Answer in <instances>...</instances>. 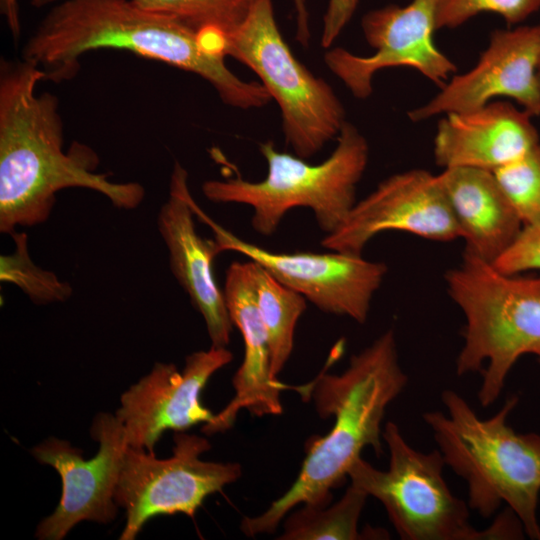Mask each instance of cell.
Listing matches in <instances>:
<instances>
[{
	"instance_id": "28",
	"label": "cell",
	"mask_w": 540,
	"mask_h": 540,
	"mask_svg": "<svg viewBox=\"0 0 540 540\" xmlns=\"http://www.w3.org/2000/svg\"><path fill=\"white\" fill-rule=\"evenodd\" d=\"M0 10L12 37L16 40L21 34L19 0H0Z\"/></svg>"
},
{
	"instance_id": "11",
	"label": "cell",
	"mask_w": 540,
	"mask_h": 540,
	"mask_svg": "<svg viewBox=\"0 0 540 540\" xmlns=\"http://www.w3.org/2000/svg\"><path fill=\"white\" fill-rule=\"evenodd\" d=\"M437 2L411 0L406 6L369 11L361 26L374 53L361 56L337 47L325 53V64L358 99L372 93L378 71L392 67L417 70L441 88L455 73L456 65L434 42Z\"/></svg>"
},
{
	"instance_id": "6",
	"label": "cell",
	"mask_w": 540,
	"mask_h": 540,
	"mask_svg": "<svg viewBox=\"0 0 540 540\" xmlns=\"http://www.w3.org/2000/svg\"><path fill=\"white\" fill-rule=\"evenodd\" d=\"M259 149L268 169L263 180L252 182L239 176L208 180L202 185L205 197L249 206L251 225L264 236L272 235L286 213L297 207L311 209L325 234L341 226L357 202V184L369 160L368 142L356 126L346 121L334 151L315 165L276 150L272 141L261 143Z\"/></svg>"
},
{
	"instance_id": "26",
	"label": "cell",
	"mask_w": 540,
	"mask_h": 540,
	"mask_svg": "<svg viewBox=\"0 0 540 540\" xmlns=\"http://www.w3.org/2000/svg\"><path fill=\"white\" fill-rule=\"evenodd\" d=\"M492 264L508 274L540 270V223L524 225L512 244Z\"/></svg>"
},
{
	"instance_id": "14",
	"label": "cell",
	"mask_w": 540,
	"mask_h": 540,
	"mask_svg": "<svg viewBox=\"0 0 540 540\" xmlns=\"http://www.w3.org/2000/svg\"><path fill=\"white\" fill-rule=\"evenodd\" d=\"M540 24L495 30L477 64L453 75L428 102L408 112L413 122L481 108L497 98L515 100L540 116Z\"/></svg>"
},
{
	"instance_id": "1",
	"label": "cell",
	"mask_w": 540,
	"mask_h": 540,
	"mask_svg": "<svg viewBox=\"0 0 540 540\" xmlns=\"http://www.w3.org/2000/svg\"><path fill=\"white\" fill-rule=\"evenodd\" d=\"M45 74L21 57L0 62V231L44 223L66 188H86L120 209L137 208L145 189L137 182H113L98 173L97 153L74 141L64 151L59 101L38 94Z\"/></svg>"
},
{
	"instance_id": "24",
	"label": "cell",
	"mask_w": 540,
	"mask_h": 540,
	"mask_svg": "<svg viewBox=\"0 0 540 540\" xmlns=\"http://www.w3.org/2000/svg\"><path fill=\"white\" fill-rule=\"evenodd\" d=\"M524 225L540 223V144L493 171Z\"/></svg>"
},
{
	"instance_id": "20",
	"label": "cell",
	"mask_w": 540,
	"mask_h": 540,
	"mask_svg": "<svg viewBox=\"0 0 540 540\" xmlns=\"http://www.w3.org/2000/svg\"><path fill=\"white\" fill-rule=\"evenodd\" d=\"M369 496L350 483L345 493L334 504L316 507L302 505L284 521L280 540H359L383 539L384 530H359V519Z\"/></svg>"
},
{
	"instance_id": "8",
	"label": "cell",
	"mask_w": 540,
	"mask_h": 540,
	"mask_svg": "<svg viewBox=\"0 0 540 540\" xmlns=\"http://www.w3.org/2000/svg\"><path fill=\"white\" fill-rule=\"evenodd\" d=\"M382 437L389 451L388 468L377 469L359 457L347 477L381 502L401 539H500L495 522L480 530L470 523L468 504L452 493L444 479L446 464L438 449L413 448L392 421L385 424Z\"/></svg>"
},
{
	"instance_id": "25",
	"label": "cell",
	"mask_w": 540,
	"mask_h": 540,
	"mask_svg": "<svg viewBox=\"0 0 540 540\" xmlns=\"http://www.w3.org/2000/svg\"><path fill=\"white\" fill-rule=\"evenodd\" d=\"M539 9L540 0H438L436 28H457L484 12L498 14L507 24L514 25Z\"/></svg>"
},
{
	"instance_id": "17",
	"label": "cell",
	"mask_w": 540,
	"mask_h": 540,
	"mask_svg": "<svg viewBox=\"0 0 540 540\" xmlns=\"http://www.w3.org/2000/svg\"><path fill=\"white\" fill-rule=\"evenodd\" d=\"M223 293L233 326L243 339L244 357L233 377L234 397L201 428L207 435L230 429L242 409L257 417L281 414L280 393L286 387L271 374L269 339L256 299L251 260L230 264Z\"/></svg>"
},
{
	"instance_id": "23",
	"label": "cell",
	"mask_w": 540,
	"mask_h": 540,
	"mask_svg": "<svg viewBox=\"0 0 540 540\" xmlns=\"http://www.w3.org/2000/svg\"><path fill=\"white\" fill-rule=\"evenodd\" d=\"M15 250L0 257V280L20 288L35 304L66 301L72 295V287L48 270L37 266L29 255L28 236L16 230L10 233Z\"/></svg>"
},
{
	"instance_id": "19",
	"label": "cell",
	"mask_w": 540,
	"mask_h": 540,
	"mask_svg": "<svg viewBox=\"0 0 540 540\" xmlns=\"http://www.w3.org/2000/svg\"><path fill=\"white\" fill-rule=\"evenodd\" d=\"M465 252L493 263L512 244L523 227L492 171L446 168L439 174Z\"/></svg>"
},
{
	"instance_id": "18",
	"label": "cell",
	"mask_w": 540,
	"mask_h": 540,
	"mask_svg": "<svg viewBox=\"0 0 540 540\" xmlns=\"http://www.w3.org/2000/svg\"><path fill=\"white\" fill-rule=\"evenodd\" d=\"M434 137V158L446 168L495 171L520 158L539 142L532 116L508 101L443 115Z\"/></svg>"
},
{
	"instance_id": "29",
	"label": "cell",
	"mask_w": 540,
	"mask_h": 540,
	"mask_svg": "<svg viewBox=\"0 0 540 540\" xmlns=\"http://www.w3.org/2000/svg\"><path fill=\"white\" fill-rule=\"evenodd\" d=\"M293 2L297 18L296 38L300 44H302L303 46H307L310 40V29L305 0H293Z\"/></svg>"
},
{
	"instance_id": "13",
	"label": "cell",
	"mask_w": 540,
	"mask_h": 540,
	"mask_svg": "<svg viewBox=\"0 0 540 540\" xmlns=\"http://www.w3.org/2000/svg\"><path fill=\"white\" fill-rule=\"evenodd\" d=\"M386 231L442 242L460 238L439 174L412 169L389 176L356 202L341 226L326 234L321 245L330 251L362 255L368 242Z\"/></svg>"
},
{
	"instance_id": "21",
	"label": "cell",
	"mask_w": 540,
	"mask_h": 540,
	"mask_svg": "<svg viewBox=\"0 0 540 540\" xmlns=\"http://www.w3.org/2000/svg\"><path fill=\"white\" fill-rule=\"evenodd\" d=\"M252 271L256 299L269 339L271 374L278 378L293 351L296 325L306 310L307 299L253 261Z\"/></svg>"
},
{
	"instance_id": "22",
	"label": "cell",
	"mask_w": 540,
	"mask_h": 540,
	"mask_svg": "<svg viewBox=\"0 0 540 540\" xmlns=\"http://www.w3.org/2000/svg\"><path fill=\"white\" fill-rule=\"evenodd\" d=\"M59 0H32L35 7ZM138 7L170 17L196 32L216 29L225 36L237 29L257 0H131Z\"/></svg>"
},
{
	"instance_id": "31",
	"label": "cell",
	"mask_w": 540,
	"mask_h": 540,
	"mask_svg": "<svg viewBox=\"0 0 540 540\" xmlns=\"http://www.w3.org/2000/svg\"><path fill=\"white\" fill-rule=\"evenodd\" d=\"M539 71H540V68H539Z\"/></svg>"
},
{
	"instance_id": "15",
	"label": "cell",
	"mask_w": 540,
	"mask_h": 540,
	"mask_svg": "<svg viewBox=\"0 0 540 540\" xmlns=\"http://www.w3.org/2000/svg\"><path fill=\"white\" fill-rule=\"evenodd\" d=\"M232 359L227 347H210L188 355L182 372L174 364L155 363L121 395L115 412L124 426L128 446L154 453L166 430L185 431L212 422L215 414L201 403V392L210 377Z\"/></svg>"
},
{
	"instance_id": "2",
	"label": "cell",
	"mask_w": 540,
	"mask_h": 540,
	"mask_svg": "<svg viewBox=\"0 0 540 540\" xmlns=\"http://www.w3.org/2000/svg\"><path fill=\"white\" fill-rule=\"evenodd\" d=\"M99 49L129 51L196 74L234 108H262L272 100L261 82L240 79L225 56L207 50L199 32L131 0H59L25 43L22 58L41 68L44 80L61 83L78 74L81 56Z\"/></svg>"
},
{
	"instance_id": "10",
	"label": "cell",
	"mask_w": 540,
	"mask_h": 540,
	"mask_svg": "<svg viewBox=\"0 0 540 540\" xmlns=\"http://www.w3.org/2000/svg\"><path fill=\"white\" fill-rule=\"evenodd\" d=\"M194 215L214 233L218 253L235 251L267 270L282 284L302 294L325 313L347 316L365 323L374 294L387 273L382 262L362 255L329 253L272 252L245 241L209 217L195 202Z\"/></svg>"
},
{
	"instance_id": "4",
	"label": "cell",
	"mask_w": 540,
	"mask_h": 540,
	"mask_svg": "<svg viewBox=\"0 0 540 540\" xmlns=\"http://www.w3.org/2000/svg\"><path fill=\"white\" fill-rule=\"evenodd\" d=\"M445 411L422 415L446 466L467 484L468 506L484 518L505 504L525 535L540 540V434L518 433L508 417L519 399L511 396L487 419L456 391L441 394Z\"/></svg>"
},
{
	"instance_id": "9",
	"label": "cell",
	"mask_w": 540,
	"mask_h": 540,
	"mask_svg": "<svg viewBox=\"0 0 540 540\" xmlns=\"http://www.w3.org/2000/svg\"><path fill=\"white\" fill-rule=\"evenodd\" d=\"M173 439L172 456L165 459L127 447L114 496L126 511L119 539H135L155 516L185 514L193 518L209 495L240 478V464L200 458L211 448L206 438L176 431Z\"/></svg>"
},
{
	"instance_id": "7",
	"label": "cell",
	"mask_w": 540,
	"mask_h": 540,
	"mask_svg": "<svg viewBox=\"0 0 540 540\" xmlns=\"http://www.w3.org/2000/svg\"><path fill=\"white\" fill-rule=\"evenodd\" d=\"M224 55L249 67L278 104L286 144L308 159L337 138L345 109L333 88L293 55L277 25L271 0H257L226 36Z\"/></svg>"
},
{
	"instance_id": "3",
	"label": "cell",
	"mask_w": 540,
	"mask_h": 540,
	"mask_svg": "<svg viewBox=\"0 0 540 540\" xmlns=\"http://www.w3.org/2000/svg\"><path fill=\"white\" fill-rule=\"evenodd\" d=\"M407 381L392 329L353 355L341 374L322 372L316 377L309 392L318 415L334 418L333 427L325 436L308 441L295 482L262 514L244 517L241 531L249 537L273 533L297 505L330 504L331 490L347 477L364 448L382 453L381 424L386 409Z\"/></svg>"
},
{
	"instance_id": "5",
	"label": "cell",
	"mask_w": 540,
	"mask_h": 540,
	"mask_svg": "<svg viewBox=\"0 0 540 540\" xmlns=\"http://www.w3.org/2000/svg\"><path fill=\"white\" fill-rule=\"evenodd\" d=\"M447 290L465 317L457 375L481 371L478 401L493 404L524 355L540 365V276L508 274L464 251L445 274Z\"/></svg>"
},
{
	"instance_id": "16",
	"label": "cell",
	"mask_w": 540,
	"mask_h": 540,
	"mask_svg": "<svg viewBox=\"0 0 540 540\" xmlns=\"http://www.w3.org/2000/svg\"><path fill=\"white\" fill-rule=\"evenodd\" d=\"M191 196L188 172L175 162L157 226L169 251L171 272L203 317L211 347L223 348L230 343L233 323L213 274V260L219 253L214 240L196 232Z\"/></svg>"
},
{
	"instance_id": "12",
	"label": "cell",
	"mask_w": 540,
	"mask_h": 540,
	"mask_svg": "<svg viewBox=\"0 0 540 540\" xmlns=\"http://www.w3.org/2000/svg\"><path fill=\"white\" fill-rule=\"evenodd\" d=\"M90 434L99 443L90 459L70 442L50 437L31 450L41 464L53 467L62 480V495L54 512L37 526L41 540H61L82 521L109 523L117 515L115 490L128 447L123 424L116 415L97 414Z\"/></svg>"
},
{
	"instance_id": "30",
	"label": "cell",
	"mask_w": 540,
	"mask_h": 540,
	"mask_svg": "<svg viewBox=\"0 0 540 540\" xmlns=\"http://www.w3.org/2000/svg\"><path fill=\"white\" fill-rule=\"evenodd\" d=\"M538 82H539V91H540V71H539V74H538Z\"/></svg>"
},
{
	"instance_id": "27",
	"label": "cell",
	"mask_w": 540,
	"mask_h": 540,
	"mask_svg": "<svg viewBox=\"0 0 540 540\" xmlns=\"http://www.w3.org/2000/svg\"><path fill=\"white\" fill-rule=\"evenodd\" d=\"M359 0H329L323 18L321 46L330 48L352 19Z\"/></svg>"
}]
</instances>
